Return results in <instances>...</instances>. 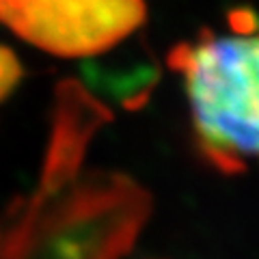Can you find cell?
<instances>
[{"mask_svg": "<svg viewBox=\"0 0 259 259\" xmlns=\"http://www.w3.org/2000/svg\"><path fill=\"white\" fill-rule=\"evenodd\" d=\"M104 117L78 84L61 87L44 177L13 212L0 259H123L132 248L149 212L147 194L123 175L80 173Z\"/></svg>", "mask_w": 259, "mask_h": 259, "instance_id": "obj_1", "label": "cell"}, {"mask_svg": "<svg viewBox=\"0 0 259 259\" xmlns=\"http://www.w3.org/2000/svg\"><path fill=\"white\" fill-rule=\"evenodd\" d=\"M168 65L182 76L192 130L223 173L259 166V20L231 13L229 28L175 46Z\"/></svg>", "mask_w": 259, "mask_h": 259, "instance_id": "obj_2", "label": "cell"}, {"mask_svg": "<svg viewBox=\"0 0 259 259\" xmlns=\"http://www.w3.org/2000/svg\"><path fill=\"white\" fill-rule=\"evenodd\" d=\"M0 22L48 54L106 52L145 22V0H0Z\"/></svg>", "mask_w": 259, "mask_h": 259, "instance_id": "obj_3", "label": "cell"}, {"mask_svg": "<svg viewBox=\"0 0 259 259\" xmlns=\"http://www.w3.org/2000/svg\"><path fill=\"white\" fill-rule=\"evenodd\" d=\"M18 78V63L7 50H0V97L13 87Z\"/></svg>", "mask_w": 259, "mask_h": 259, "instance_id": "obj_4", "label": "cell"}]
</instances>
